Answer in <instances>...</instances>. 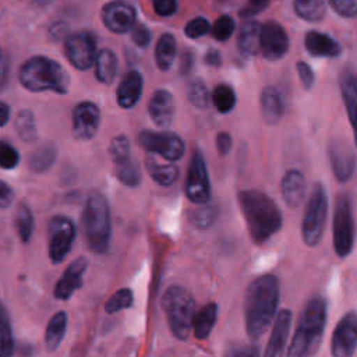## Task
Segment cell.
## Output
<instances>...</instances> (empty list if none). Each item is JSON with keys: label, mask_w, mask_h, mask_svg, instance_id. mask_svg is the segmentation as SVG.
I'll return each instance as SVG.
<instances>
[{"label": "cell", "mask_w": 357, "mask_h": 357, "mask_svg": "<svg viewBox=\"0 0 357 357\" xmlns=\"http://www.w3.org/2000/svg\"><path fill=\"white\" fill-rule=\"evenodd\" d=\"M279 280L275 275L255 278L244 296V324L250 339H259L271 326L278 312Z\"/></svg>", "instance_id": "obj_1"}, {"label": "cell", "mask_w": 357, "mask_h": 357, "mask_svg": "<svg viewBox=\"0 0 357 357\" xmlns=\"http://www.w3.org/2000/svg\"><path fill=\"white\" fill-rule=\"evenodd\" d=\"M238 205L251 240L262 244L282 227V212L276 202L258 190L238 192Z\"/></svg>", "instance_id": "obj_2"}, {"label": "cell", "mask_w": 357, "mask_h": 357, "mask_svg": "<svg viewBox=\"0 0 357 357\" xmlns=\"http://www.w3.org/2000/svg\"><path fill=\"white\" fill-rule=\"evenodd\" d=\"M326 324V300L322 296L311 297L297 322L293 339L287 349L290 357H307L317 353L322 342Z\"/></svg>", "instance_id": "obj_3"}, {"label": "cell", "mask_w": 357, "mask_h": 357, "mask_svg": "<svg viewBox=\"0 0 357 357\" xmlns=\"http://www.w3.org/2000/svg\"><path fill=\"white\" fill-rule=\"evenodd\" d=\"M82 230L91 251L102 254L109 248L112 236L110 208L106 197L99 191H91L85 199Z\"/></svg>", "instance_id": "obj_4"}, {"label": "cell", "mask_w": 357, "mask_h": 357, "mask_svg": "<svg viewBox=\"0 0 357 357\" xmlns=\"http://www.w3.org/2000/svg\"><path fill=\"white\" fill-rule=\"evenodd\" d=\"M20 82L32 92L53 91L56 93H67L70 75L57 61L45 56H33L21 66Z\"/></svg>", "instance_id": "obj_5"}, {"label": "cell", "mask_w": 357, "mask_h": 357, "mask_svg": "<svg viewBox=\"0 0 357 357\" xmlns=\"http://www.w3.org/2000/svg\"><path fill=\"white\" fill-rule=\"evenodd\" d=\"M160 304L173 336L178 340H187L197 311L192 294L183 286L172 284L165 290Z\"/></svg>", "instance_id": "obj_6"}, {"label": "cell", "mask_w": 357, "mask_h": 357, "mask_svg": "<svg viewBox=\"0 0 357 357\" xmlns=\"http://www.w3.org/2000/svg\"><path fill=\"white\" fill-rule=\"evenodd\" d=\"M326 216H328L326 190L321 183H315L310 194V198L307 201V206L301 220V236L304 243L308 247H315L319 244L322 234L325 231Z\"/></svg>", "instance_id": "obj_7"}, {"label": "cell", "mask_w": 357, "mask_h": 357, "mask_svg": "<svg viewBox=\"0 0 357 357\" xmlns=\"http://www.w3.org/2000/svg\"><path fill=\"white\" fill-rule=\"evenodd\" d=\"M333 250L339 258H346L354 244V219L351 199L347 192H342L336 198L332 220Z\"/></svg>", "instance_id": "obj_8"}, {"label": "cell", "mask_w": 357, "mask_h": 357, "mask_svg": "<svg viewBox=\"0 0 357 357\" xmlns=\"http://www.w3.org/2000/svg\"><path fill=\"white\" fill-rule=\"evenodd\" d=\"M139 145L149 153L159 155L169 162H176L183 158L185 145L183 139L170 131L142 130L138 134Z\"/></svg>", "instance_id": "obj_9"}, {"label": "cell", "mask_w": 357, "mask_h": 357, "mask_svg": "<svg viewBox=\"0 0 357 357\" xmlns=\"http://www.w3.org/2000/svg\"><path fill=\"white\" fill-rule=\"evenodd\" d=\"M185 195L187 198L197 204H206L211 198V183L208 176L206 163L204 159V155L195 149L191 162L188 165L187 172V180H185Z\"/></svg>", "instance_id": "obj_10"}, {"label": "cell", "mask_w": 357, "mask_h": 357, "mask_svg": "<svg viewBox=\"0 0 357 357\" xmlns=\"http://www.w3.org/2000/svg\"><path fill=\"white\" fill-rule=\"evenodd\" d=\"M75 225L67 216H54L49 223V258L60 264L71 250L75 238Z\"/></svg>", "instance_id": "obj_11"}, {"label": "cell", "mask_w": 357, "mask_h": 357, "mask_svg": "<svg viewBox=\"0 0 357 357\" xmlns=\"http://www.w3.org/2000/svg\"><path fill=\"white\" fill-rule=\"evenodd\" d=\"M64 50L68 61L81 71L88 70L96 57V42L89 32H77L66 39Z\"/></svg>", "instance_id": "obj_12"}, {"label": "cell", "mask_w": 357, "mask_h": 357, "mask_svg": "<svg viewBox=\"0 0 357 357\" xmlns=\"http://www.w3.org/2000/svg\"><path fill=\"white\" fill-rule=\"evenodd\" d=\"M357 346V315L349 311L337 322L332 340L331 353L335 357H350L354 354Z\"/></svg>", "instance_id": "obj_13"}, {"label": "cell", "mask_w": 357, "mask_h": 357, "mask_svg": "<svg viewBox=\"0 0 357 357\" xmlns=\"http://www.w3.org/2000/svg\"><path fill=\"white\" fill-rule=\"evenodd\" d=\"M259 50L266 60L275 61L282 59L289 50V38L284 28L275 22L268 21L261 25L259 35Z\"/></svg>", "instance_id": "obj_14"}, {"label": "cell", "mask_w": 357, "mask_h": 357, "mask_svg": "<svg viewBox=\"0 0 357 357\" xmlns=\"http://www.w3.org/2000/svg\"><path fill=\"white\" fill-rule=\"evenodd\" d=\"M105 26L114 33H126L135 24L134 7L123 0L107 3L100 13Z\"/></svg>", "instance_id": "obj_15"}, {"label": "cell", "mask_w": 357, "mask_h": 357, "mask_svg": "<svg viewBox=\"0 0 357 357\" xmlns=\"http://www.w3.org/2000/svg\"><path fill=\"white\" fill-rule=\"evenodd\" d=\"M100 126V110L89 100L78 103L73 110V132L78 139H91Z\"/></svg>", "instance_id": "obj_16"}, {"label": "cell", "mask_w": 357, "mask_h": 357, "mask_svg": "<svg viewBox=\"0 0 357 357\" xmlns=\"http://www.w3.org/2000/svg\"><path fill=\"white\" fill-rule=\"evenodd\" d=\"M329 162L333 176L344 183L351 178L356 167V156L353 148L343 139H335L329 145Z\"/></svg>", "instance_id": "obj_17"}, {"label": "cell", "mask_w": 357, "mask_h": 357, "mask_svg": "<svg viewBox=\"0 0 357 357\" xmlns=\"http://www.w3.org/2000/svg\"><path fill=\"white\" fill-rule=\"evenodd\" d=\"M86 266L88 259L85 257H78L77 259H74L56 283L54 297L59 300H68L75 293V290L82 286V278Z\"/></svg>", "instance_id": "obj_18"}, {"label": "cell", "mask_w": 357, "mask_h": 357, "mask_svg": "<svg viewBox=\"0 0 357 357\" xmlns=\"http://www.w3.org/2000/svg\"><path fill=\"white\" fill-rule=\"evenodd\" d=\"M176 103L173 95L167 89H156L149 102L148 113L151 120L160 128H167L174 119Z\"/></svg>", "instance_id": "obj_19"}, {"label": "cell", "mask_w": 357, "mask_h": 357, "mask_svg": "<svg viewBox=\"0 0 357 357\" xmlns=\"http://www.w3.org/2000/svg\"><path fill=\"white\" fill-rule=\"evenodd\" d=\"M142 86H144V79H142L141 73L137 70L127 71L123 75V78L116 89L117 105L123 109L134 107L141 98Z\"/></svg>", "instance_id": "obj_20"}, {"label": "cell", "mask_w": 357, "mask_h": 357, "mask_svg": "<svg viewBox=\"0 0 357 357\" xmlns=\"http://www.w3.org/2000/svg\"><path fill=\"white\" fill-rule=\"evenodd\" d=\"M275 317L276 319L271 332V337L264 351L266 357L282 356L289 339V332L291 325V312L284 308V310H280L279 314H276Z\"/></svg>", "instance_id": "obj_21"}, {"label": "cell", "mask_w": 357, "mask_h": 357, "mask_svg": "<svg viewBox=\"0 0 357 357\" xmlns=\"http://www.w3.org/2000/svg\"><path fill=\"white\" fill-rule=\"evenodd\" d=\"M280 194L287 206L297 208L305 195V178L298 169H289L280 181Z\"/></svg>", "instance_id": "obj_22"}, {"label": "cell", "mask_w": 357, "mask_h": 357, "mask_svg": "<svg viewBox=\"0 0 357 357\" xmlns=\"http://www.w3.org/2000/svg\"><path fill=\"white\" fill-rule=\"evenodd\" d=\"M259 105H261V113H262L264 121L266 124L273 126L279 123V120L284 113V102L280 91L276 86L268 85L262 89Z\"/></svg>", "instance_id": "obj_23"}, {"label": "cell", "mask_w": 357, "mask_h": 357, "mask_svg": "<svg viewBox=\"0 0 357 357\" xmlns=\"http://www.w3.org/2000/svg\"><path fill=\"white\" fill-rule=\"evenodd\" d=\"M305 49L314 57H337L342 52L340 45L326 33L310 31L305 35Z\"/></svg>", "instance_id": "obj_24"}, {"label": "cell", "mask_w": 357, "mask_h": 357, "mask_svg": "<svg viewBox=\"0 0 357 357\" xmlns=\"http://www.w3.org/2000/svg\"><path fill=\"white\" fill-rule=\"evenodd\" d=\"M216 318H218L216 303H208L199 311H195L192 317V324H191V331L194 333V337L198 340L206 339L216 324Z\"/></svg>", "instance_id": "obj_25"}, {"label": "cell", "mask_w": 357, "mask_h": 357, "mask_svg": "<svg viewBox=\"0 0 357 357\" xmlns=\"http://www.w3.org/2000/svg\"><path fill=\"white\" fill-rule=\"evenodd\" d=\"M145 167L152 180L162 187H169L174 184L178 177L177 166H174L173 163H160L159 160H156V158H153L152 153H149V156L146 158Z\"/></svg>", "instance_id": "obj_26"}, {"label": "cell", "mask_w": 357, "mask_h": 357, "mask_svg": "<svg viewBox=\"0 0 357 357\" xmlns=\"http://www.w3.org/2000/svg\"><path fill=\"white\" fill-rule=\"evenodd\" d=\"M259 35L261 24L258 21L251 20L243 24L237 36V45L244 56H254L259 52Z\"/></svg>", "instance_id": "obj_27"}, {"label": "cell", "mask_w": 357, "mask_h": 357, "mask_svg": "<svg viewBox=\"0 0 357 357\" xmlns=\"http://www.w3.org/2000/svg\"><path fill=\"white\" fill-rule=\"evenodd\" d=\"M340 93L349 116V121L351 126H354L357 109V85L356 75L351 70H346L340 77Z\"/></svg>", "instance_id": "obj_28"}, {"label": "cell", "mask_w": 357, "mask_h": 357, "mask_svg": "<svg viewBox=\"0 0 357 357\" xmlns=\"http://www.w3.org/2000/svg\"><path fill=\"white\" fill-rule=\"evenodd\" d=\"M177 54V43L172 33H163L155 46V63L159 70L167 71Z\"/></svg>", "instance_id": "obj_29"}, {"label": "cell", "mask_w": 357, "mask_h": 357, "mask_svg": "<svg viewBox=\"0 0 357 357\" xmlns=\"http://www.w3.org/2000/svg\"><path fill=\"white\" fill-rule=\"evenodd\" d=\"M96 79L105 85L113 82L117 71V57L110 49H102L95 57Z\"/></svg>", "instance_id": "obj_30"}, {"label": "cell", "mask_w": 357, "mask_h": 357, "mask_svg": "<svg viewBox=\"0 0 357 357\" xmlns=\"http://www.w3.org/2000/svg\"><path fill=\"white\" fill-rule=\"evenodd\" d=\"M66 329H67V315L64 311H59L50 318L46 326L45 344L47 350H56L60 346L61 340L64 339Z\"/></svg>", "instance_id": "obj_31"}, {"label": "cell", "mask_w": 357, "mask_h": 357, "mask_svg": "<svg viewBox=\"0 0 357 357\" xmlns=\"http://www.w3.org/2000/svg\"><path fill=\"white\" fill-rule=\"evenodd\" d=\"M116 166V177L120 183H123L127 187H137L141 183L142 174H141V169L138 166V163L135 160H132L131 158L120 162V163H114Z\"/></svg>", "instance_id": "obj_32"}, {"label": "cell", "mask_w": 357, "mask_h": 357, "mask_svg": "<svg viewBox=\"0 0 357 357\" xmlns=\"http://www.w3.org/2000/svg\"><path fill=\"white\" fill-rule=\"evenodd\" d=\"M296 14L310 22L321 21L325 14L324 0H294Z\"/></svg>", "instance_id": "obj_33"}, {"label": "cell", "mask_w": 357, "mask_h": 357, "mask_svg": "<svg viewBox=\"0 0 357 357\" xmlns=\"http://www.w3.org/2000/svg\"><path fill=\"white\" fill-rule=\"evenodd\" d=\"M209 99L212 100V105L219 113H229L236 106L234 89L227 84L216 85Z\"/></svg>", "instance_id": "obj_34"}, {"label": "cell", "mask_w": 357, "mask_h": 357, "mask_svg": "<svg viewBox=\"0 0 357 357\" xmlns=\"http://www.w3.org/2000/svg\"><path fill=\"white\" fill-rule=\"evenodd\" d=\"M56 155H57V149L53 144H46V145L38 148L31 155V159H29L31 170H33L36 173H42V172L47 170L53 165Z\"/></svg>", "instance_id": "obj_35"}, {"label": "cell", "mask_w": 357, "mask_h": 357, "mask_svg": "<svg viewBox=\"0 0 357 357\" xmlns=\"http://www.w3.org/2000/svg\"><path fill=\"white\" fill-rule=\"evenodd\" d=\"M15 130L25 142H33L38 138L35 117L31 110H21L15 119Z\"/></svg>", "instance_id": "obj_36"}, {"label": "cell", "mask_w": 357, "mask_h": 357, "mask_svg": "<svg viewBox=\"0 0 357 357\" xmlns=\"http://www.w3.org/2000/svg\"><path fill=\"white\" fill-rule=\"evenodd\" d=\"M14 351V339L6 308L0 304V357H8Z\"/></svg>", "instance_id": "obj_37"}, {"label": "cell", "mask_w": 357, "mask_h": 357, "mask_svg": "<svg viewBox=\"0 0 357 357\" xmlns=\"http://www.w3.org/2000/svg\"><path fill=\"white\" fill-rule=\"evenodd\" d=\"M187 98L197 109H205L209 103V92L205 82L199 78H194L187 84Z\"/></svg>", "instance_id": "obj_38"}, {"label": "cell", "mask_w": 357, "mask_h": 357, "mask_svg": "<svg viewBox=\"0 0 357 357\" xmlns=\"http://www.w3.org/2000/svg\"><path fill=\"white\" fill-rule=\"evenodd\" d=\"M15 229L22 243H28L32 231H33V216L31 209L26 205H20L17 218H15Z\"/></svg>", "instance_id": "obj_39"}, {"label": "cell", "mask_w": 357, "mask_h": 357, "mask_svg": "<svg viewBox=\"0 0 357 357\" xmlns=\"http://www.w3.org/2000/svg\"><path fill=\"white\" fill-rule=\"evenodd\" d=\"M134 304V294L130 289L124 287V289H119L116 293H113L106 304H105V311L107 314H116L121 310L130 308Z\"/></svg>", "instance_id": "obj_40"}, {"label": "cell", "mask_w": 357, "mask_h": 357, "mask_svg": "<svg viewBox=\"0 0 357 357\" xmlns=\"http://www.w3.org/2000/svg\"><path fill=\"white\" fill-rule=\"evenodd\" d=\"M218 216V208L213 204H201L191 213V223L198 229H208Z\"/></svg>", "instance_id": "obj_41"}, {"label": "cell", "mask_w": 357, "mask_h": 357, "mask_svg": "<svg viewBox=\"0 0 357 357\" xmlns=\"http://www.w3.org/2000/svg\"><path fill=\"white\" fill-rule=\"evenodd\" d=\"M109 155H110L113 163H120V162L131 158L130 139L123 134L116 135L109 144Z\"/></svg>", "instance_id": "obj_42"}, {"label": "cell", "mask_w": 357, "mask_h": 357, "mask_svg": "<svg viewBox=\"0 0 357 357\" xmlns=\"http://www.w3.org/2000/svg\"><path fill=\"white\" fill-rule=\"evenodd\" d=\"M211 31H212V36H213L216 40L225 42V40H227V39L233 35V32H234V21H233V18L229 17V15H222V17H219V18L213 22Z\"/></svg>", "instance_id": "obj_43"}, {"label": "cell", "mask_w": 357, "mask_h": 357, "mask_svg": "<svg viewBox=\"0 0 357 357\" xmlns=\"http://www.w3.org/2000/svg\"><path fill=\"white\" fill-rule=\"evenodd\" d=\"M209 29H211L209 21L204 17H197V18L187 22V25L184 28V33L190 39H197V38L204 36L205 33H208Z\"/></svg>", "instance_id": "obj_44"}, {"label": "cell", "mask_w": 357, "mask_h": 357, "mask_svg": "<svg viewBox=\"0 0 357 357\" xmlns=\"http://www.w3.org/2000/svg\"><path fill=\"white\" fill-rule=\"evenodd\" d=\"M20 155L17 149L8 142L0 141V167L1 169H13L18 165Z\"/></svg>", "instance_id": "obj_45"}, {"label": "cell", "mask_w": 357, "mask_h": 357, "mask_svg": "<svg viewBox=\"0 0 357 357\" xmlns=\"http://www.w3.org/2000/svg\"><path fill=\"white\" fill-rule=\"evenodd\" d=\"M332 8L344 18H353L357 13V0H329Z\"/></svg>", "instance_id": "obj_46"}, {"label": "cell", "mask_w": 357, "mask_h": 357, "mask_svg": "<svg viewBox=\"0 0 357 357\" xmlns=\"http://www.w3.org/2000/svg\"><path fill=\"white\" fill-rule=\"evenodd\" d=\"M130 31H131V39L137 46H139V47L148 46V43L151 40V32L145 25L134 24Z\"/></svg>", "instance_id": "obj_47"}, {"label": "cell", "mask_w": 357, "mask_h": 357, "mask_svg": "<svg viewBox=\"0 0 357 357\" xmlns=\"http://www.w3.org/2000/svg\"><path fill=\"white\" fill-rule=\"evenodd\" d=\"M297 74H298L300 82L303 84V86L305 89H310L314 85L315 74H314L312 68L310 67V64H307L305 61H298L297 63Z\"/></svg>", "instance_id": "obj_48"}, {"label": "cell", "mask_w": 357, "mask_h": 357, "mask_svg": "<svg viewBox=\"0 0 357 357\" xmlns=\"http://www.w3.org/2000/svg\"><path fill=\"white\" fill-rule=\"evenodd\" d=\"M152 6L160 17H170L177 11V0H152Z\"/></svg>", "instance_id": "obj_49"}, {"label": "cell", "mask_w": 357, "mask_h": 357, "mask_svg": "<svg viewBox=\"0 0 357 357\" xmlns=\"http://www.w3.org/2000/svg\"><path fill=\"white\" fill-rule=\"evenodd\" d=\"M231 145H233V141H231V137H230L229 132L222 131V132L218 134V137H216V149H218V153L220 156L227 155L231 149Z\"/></svg>", "instance_id": "obj_50"}, {"label": "cell", "mask_w": 357, "mask_h": 357, "mask_svg": "<svg viewBox=\"0 0 357 357\" xmlns=\"http://www.w3.org/2000/svg\"><path fill=\"white\" fill-rule=\"evenodd\" d=\"M14 201V191L11 187L0 180V208H7Z\"/></svg>", "instance_id": "obj_51"}, {"label": "cell", "mask_w": 357, "mask_h": 357, "mask_svg": "<svg viewBox=\"0 0 357 357\" xmlns=\"http://www.w3.org/2000/svg\"><path fill=\"white\" fill-rule=\"evenodd\" d=\"M220 61H222V59H220V53H219L218 50L211 49V50L206 52V54H205V63H206L208 66L219 67V66H220Z\"/></svg>", "instance_id": "obj_52"}, {"label": "cell", "mask_w": 357, "mask_h": 357, "mask_svg": "<svg viewBox=\"0 0 357 357\" xmlns=\"http://www.w3.org/2000/svg\"><path fill=\"white\" fill-rule=\"evenodd\" d=\"M229 354H231V356H258V349L254 346H247L240 350H233Z\"/></svg>", "instance_id": "obj_53"}, {"label": "cell", "mask_w": 357, "mask_h": 357, "mask_svg": "<svg viewBox=\"0 0 357 357\" xmlns=\"http://www.w3.org/2000/svg\"><path fill=\"white\" fill-rule=\"evenodd\" d=\"M191 66H192V56L185 53L183 57H181V63H180V71L181 74H187L190 70H191Z\"/></svg>", "instance_id": "obj_54"}, {"label": "cell", "mask_w": 357, "mask_h": 357, "mask_svg": "<svg viewBox=\"0 0 357 357\" xmlns=\"http://www.w3.org/2000/svg\"><path fill=\"white\" fill-rule=\"evenodd\" d=\"M10 119V106L4 102H0V127H3Z\"/></svg>", "instance_id": "obj_55"}, {"label": "cell", "mask_w": 357, "mask_h": 357, "mask_svg": "<svg viewBox=\"0 0 357 357\" xmlns=\"http://www.w3.org/2000/svg\"><path fill=\"white\" fill-rule=\"evenodd\" d=\"M248 1H250L251 7H254V10H259V8L265 7L269 0H248Z\"/></svg>", "instance_id": "obj_56"}, {"label": "cell", "mask_w": 357, "mask_h": 357, "mask_svg": "<svg viewBox=\"0 0 357 357\" xmlns=\"http://www.w3.org/2000/svg\"><path fill=\"white\" fill-rule=\"evenodd\" d=\"M6 75H7L6 66H4L3 63H0V89H1V86L4 85V82H6Z\"/></svg>", "instance_id": "obj_57"}]
</instances>
